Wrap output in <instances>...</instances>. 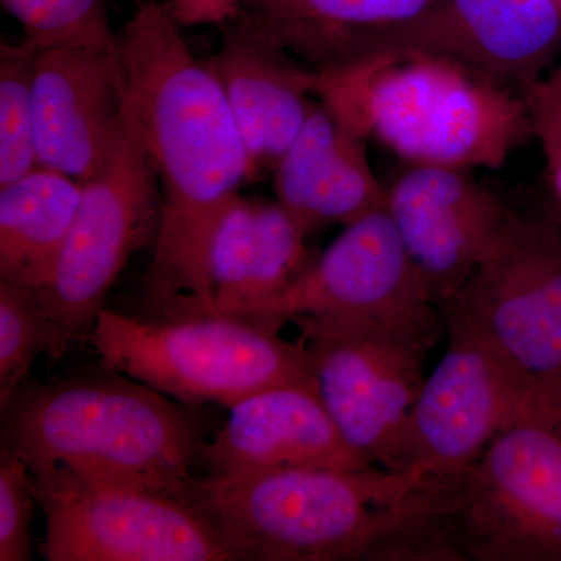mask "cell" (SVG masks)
<instances>
[{
    "label": "cell",
    "instance_id": "obj_1",
    "mask_svg": "<svg viewBox=\"0 0 561 561\" xmlns=\"http://www.w3.org/2000/svg\"><path fill=\"white\" fill-rule=\"evenodd\" d=\"M165 3L140 0L119 51L140 135L161 183V221L147 272L160 316L208 313L209 253L239 190L249 151L220 84L192 55Z\"/></svg>",
    "mask_w": 561,
    "mask_h": 561
},
{
    "label": "cell",
    "instance_id": "obj_2",
    "mask_svg": "<svg viewBox=\"0 0 561 561\" xmlns=\"http://www.w3.org/2000/svg\"><path fill=\"white\" fill-rule=\"evenodd\" d=\"M313 95L408 164L494 171L531 139L522 91L434 51L378 50L316 70Z\"/></svg>",
    "mask_w": 561,
    "mask_h": 561
},
{
    "label": "cell",
    "instance_id": "obj_3",
    "mask_svg": "<svg viewBox=\"0 0 561 561\" xmlns=\"http://www.w3.org/2000/svg\"><path fill=\"white\" fill-rule=\"evenodd\" d=\"M22 383L3 409L2 446L32 474L65 471L190 500L201 431L190 412L121 373Z\"/></svg>",
    "mask_w": 561,
    "mask_h": 561
},
{
    "label": "cell",
    "instance_id": "obj_4",
    "mask_svg": "<svg viewBox=\"0 0 561 561\" xmlns=\"http://www.w3.org/2000/svg\"><path fill=\"white\" fill-rule=\"evenodd\" d=\"M412 472L289 470L194 479L190 500L238 560L379 561Z\"/></svg>",
    "mask_w": 561,
    "mask_h": 561
},
{
    "label": "cell",
    "instance_id": "obj_5",
    "mask_svg": "<svg viewBox=\"0 0 561 561\" xmlns=\"http://www.w3.org/2000/svg\"><path fill=\"white\" fill-rule=\"evenodd\" d=\"M90 341L106 370L190 408L238 404L257 391L316 382L301 339L225 313L140 320L102 309Z\"/></svg>",
    "mask_w": 561,
    "mask_h": 561
},
{
    "label": "cell",
    "instance_id": "obj_6",
    "mask_svg": "<svg viewBox=\"0 0 561 561\" xmlns=\"http://www.w3.org/2000/svg\"><path fill=\"white\" fill-rule=\"evenodd\" d=\"M324 408L351 448L375 467L405 472L404 442L440 341V309L387 317H298Z\"/></svg>",
    "mask_w": 561,
    "mask_h": 561
},
{
    "label": "cell",
    "instance_id": "obj_7",
    "mask_svg": "<svg viewBox=\"0 0 561 561\" xmlns=\"http://www.w3.org/2000/svg\"><path fill=\"white\" fill-rule=\"evenodd\" d=\"M446 561H561V426L526 416L453 478H427Z\"/></svg>",
    "mask_w": 561,
    "mask_h": 561
},
{
    "label": "cell",
    "instance_id": "obj_8",
    "mask_svg": "<svg viewBox=\"0 0 561 561\" xmlns=\"http://www.w3.org/2000/svg\"><path fill=\"white\" fill-rule=\"evenodd\" d=\"M440 312L467 321L561 426V216L513 210L500 241Z\"/></svg>",
    "mask_w": 561,
    "mask_h": 561
},
{
    "label": "cell",
    "instance_id": "obj_9",
    "mask_svg": "<svg viewBox=\"0 0 561 561\" xmlns=\"http://www.w3.org/2000/svg\"><path fill=\"white\" fill-rule=\"evenodd\" d=\"M131 99V98H130ZM133 103L101 168L84 181L79 210L46 286L38 290L49 323L51 362L73 342L90 341L111 287L133 254L160 230L161 192Z\"/></svg>",
    "mask_w": 561,
    "mask_h": 561
},
{
    "label": "cell",
    "instance_id": "obj_10",
    "mask_svg": "<svg viewBox=\"0 0 561 561\" xmlns=\"http://www.w3.org/2000/svg\"><path fill=\"white\" fill-rule=\"evenodd\" d=\"M49 561H236L192 502L136 483L65 471L32 474Z\"/></svg>",
    "mask_w": 561,
    "mask_h": 561
},
{
    "label": "cell",
    "instance_id": "obj_11",
    "mask_svg": "<svg viewBox=\"0 0 561 561\" xmlns=\"http://www.w3.org/2000/svg\"><path fill=\"white\" fill-rule=\"evenodd\" d=\"M448 346L426 376L405 432V471L453 478L502 431L535 416L522 383L467 321L442 312Z\"/></svg>",
    "mask_w": 561,
    "mask_h": 561
},
{
    "label": "cell",
    "instance_id": "obj_12",
    "mask_svg": "<svg viewBox=\"0 0 561 561\" xmlns=\"http://www.w3.org/2000/svg\"><path fill=\"white\" fill-rule=\"evenodd\" d=\"M438 308L386 208L343 227L287 289L241 319L279 331L298 317H387Z\"/></svg>",
    "mask_w": 561,
    "mask_h": 561
},
{
    "label": "cell",
    "instance_id": "obj_13",
    "mask_svg": "<svg viewBox=\"0 0 561 561\" xmlns=\"http://www.w3.org/2000/svg\"><path fill=\"white\" fill-rule=\"evenodd\" d=\"M470 172L408 164L387 187V213L438 308L481 267L512 213Z\"/></svg>",
    "mask_w": 561,
    "mask_h": 561
},
{
    "label": "cell",
    "instance_id": "obj_14",
    "mask_svg": "<svg viewBox=\"0 0 561 561\" xmlns=\"http://www.w3.org/2000/svg\"><path fill=\"white\" fill-rule=\"evenodd\" d=\"M560 46L557 0H434L409 24L371 35L365 54L434 51L522 91L546 72Z\"/></svg>",
    "mask_w": 561,
    "mask_h": 561
},
{
    "label": "cell",
    "instance_id": "obj_15",
    "mask_svg": "<svg viewBox=\"0 0 561 561\" xmlns=\"http://www.w3.org/2000/svg\"><path fill=\"white\" fill-rule=\"evenodd\" d=\"M130 103L119 50L39 49L33 77L38 165L84 183L116 142Z\"/></svg>",
    "mask_w": 561,
    "mask_h": 561
},
{
    "label": "cell",
    "instance_id": "obj_16",
    "mask_svg": "<svg viewBox=\"0 0 561 561\" xmlns=\"http://www.w3.org/2000/svg\"><path fill=\"white\" fill-rule=\"evenodd\" d=\"M219 28V50L203 62L224 91L254 181L275 171L316 106V70L295 60L245 10Z\"/></svg>",
    "mask_w": 561,
    "mask_h": 561
},
{
    "label": "cell",
    "instance_id": "obj_17",
    "mask_svg": "<svg viewBox=\"0 0 561 561\" xmlns=\"http://www.w3.org/2000/svg\"><path fill=\"white\" fill-rule=\"evenodd\" d=\"M202 460L208 476L219 478L375 467L343 438L316 382L272 387L231 405L221 430L203 446Z\"/></svg>",
    "mask_w": 561,
    "mask_h": 561
},
{
    "label": "cell",
    "instance_id": "obj_18",
    "mask_svg": "<svg viewBox=\"0 0 561 561\" xmlns=\"http://www.w3.org/2000/svg\"><path fill=\"white\" fill-rule=\"evenodd\" d=\"M367 142L316 103L273 171L276 202L306 234L386 208L387 187L373 172Z\"/></svg>",
    "mask_w": 561,
    "mask_h": 561
},
{
    "label": "cell",
    "instance_id": "obj_19",
    "mask_svg": "<svg viewBox=\"0 0 561 561\" xmlns=\"http://www.w3.org/2000/svg\"><path fill=\"white\" fill-rule=\"evenodd\" d=\"M305 231L278 202L238 197L209 253V313L242 316L290 286L311 264Z\"/></svg>",
    "mask_w": 561,
    "mask_h": 561
},
{
    "label": "cell",
    "instance_id": "obj_20",
    "mask_svg": "<svg viewBox=\"0 0 561 561\" xmlns=\"http://www.w3.org/2000/svg\"><path fill=\"white\" fill-rule=\"evenodd\" d=\"M434 0H250L241 10L312 69L350 60L371 33L401 27Z\"/></svg>",
    "mask_w": 561,
    "mask_h": 561
},
{
    "label": "cell",
    "instance_id": "obj_21",
    "mask_svg": "<svg viewBox=\"0 0 561 561\" xmlns=\"http://www.w3.org/2000/svg\"><path fill=\"white\" fill-rule=\"evenodd\" d=\"M81 192L80 181L41 165L0 187V279L36 290L46 286Z\"/></svg>",
    "mask_w": 561,
    "mask_h": 561
},
{
    "label": "cell",
    "instance_id": "obj_22",
    "mask_svg": "<svg viewBox=\"0 0 561 561\" xmlns=\"http://www.w3.org/2000/svg\"><path fill=\"white\" fill-rule=\"evenodd\" d=\"M39 47L0 43V187L38 168L33 77Z\"/></svg>",
    "mask_w": 561,
    "mask_h": 561
},
{
    "label": "cell",
    "instance_id": "obj_23",
    "mask_svg": "<svg viewBox=\"0 0 561 561\" xmlns=\"http://www.w3.org/2000/svg\"><path fill=\"white\" fill-rule=\"evenodd\" d=\"M3 9L38 46H73L119 50L113 32L108 0H2Z\"/></svg>",
    "mask_w": 561,
    "mask_h": 561
},
{
    "label": "cell",
    "instance_id": "obj_24",
    "mask_svg": "<svg viewBox=\"0 0 561 561\" xmlns=\"http://www.w3.org/2000/svg\"><path fill=\"white\" fill-rule=\"evenodd\" d=\"M49 323L38 290L0 279V409L24 383L41 353L49 354Z\"/></svg>",
    "mask_w": 561,
    "mask_h": 561
},
{
    "label": "cell",
    "instance_id": "obj_25",
    "mask_svg": "<svg viewBox=\"0 0 561 561\" xmlns=\"http://www.w3.org/2000/svg\"><path fill=\"white\" fill-rule=\"evenodd\" d=\"M38 505L31 468L7 446L0 449V561L32 559L33 512Z\"/></svg>",
    "mask_w": 561,
    "mask_h": 561
},
{
    "label": "cell",
    "instance_id": "obj_26",
    "mask_svg": "<svg viewBox=\"0 0 561 561\" xmlns=\"http://www.w3.org/2000/svg\"><path fill=\"white\" fill-rule=\"evenodd\" d=\"M531 139L540 146L553 202L561 216V68L546 70L522 88Z\"/></svg>",
    "mask_w": 561,
    "mask_h": 561
},
{
    "label": "cell",
    "instance_id": "obj_27",
    "mask_svg": "<svg viewBox=\"0 0 561 561\" xmlns=\"http://www.w3.org/2000/svg\"><path fill=\"white\" fill-rule=\"evenodd\" d=\"M250 0H168L169 11L181 27L220 25L230 20Z\"/></svg>",
    "mask_w": 561,
    "mask_h": 561
},
{
    "label": "cell",
    "instance_id": "obj_28",
    "mask_svg": "<svg viewBox=\"0 0 561 561\" xmlns=\"http://www.w3.org/2000/svg\"><path fill=\"white\" fill-rule=\"evenodd\" d=\"M557 2H559V3H560V5H561V0H557Z\"/></svg>",
    "mask_w": 561,
    "mask_h": 561
}]
</instances>
